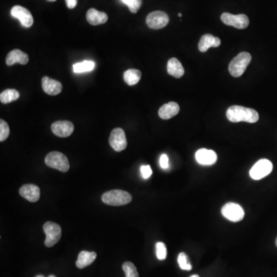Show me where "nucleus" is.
Returning a JSON list of instances; mask_svg holds the SVG:
<instances>
[{
	"instance_id": "obj_1",
	"label": "nucleus",
	"mask_w": 277,
	"mask_h": 277,
	"mask_svg": "<svg viewBox=\"0 0 277 277\" xmlns=\"http://www.w3.org/2000/svg\"><path fill=\"white\" fill-rule=\"evenodd\" d=\"M226 117L232 122H246L255 123L259 120V113L251 108L232 106L226 111Z\"/></svg>"
},
{
	"instance_id": "obj_2",
	"label": "nucleus",
	"mask_w": 277,
	"mask_h": 277,
	"mask_svg": "<svg viewBox=\"0 0 277 277\" xmlns=\"http://www.w3.org/2000/svg\"><path fill=\"white\" fill-rule=\"evenodd\" d=\"M102 200L105 204L110 206H123L131 202L132 196L123 190H110L102 194Z\"/></svg>"
},
{
	"instance_id": "obj_3",
	"label": "nucleus",
	"mask_w": 277,
	"mask_h": 277,
	"mask_svg": "<svg viewBox=\"0 0 277 277\" xmlns=\"http://www.w3.org/2000/svg\"><path fill=\"white\" fill-rule=\"evenodd\" d=\"M252 57L250 53L242 52L239 53L229 65V71L234 77H239L246 71V68L251 62Z\"/></svg>"
},
{
	"instance_id": "obj_4",
	"label": "nucleus",
	"mask_w": 277,
	"mask_h": 277,
	"mask_svg": "<svg viewBox=\"0 0 277 277\" xmlns=\"http://www.w3.org/2000/svg\"><path fill=\"white\" fill-rule=\"evenodd\" d=\"M46 166L53 169H57L62 173H66L69 170V162L67 157L59 152H51L45 159Z\"/></svg>"
},
{
	"instance_id": "obj_5",
	"label": "nucleus",
	"mask_w": 277,
	"mask_h": 277,
	"mask_svg": "<svg viewBox=\"0 0 277 277\" xmlns=\"http://www.w3.org/2000/svg\"><path fill=\"white\" fill-rule=\"evenodd\" d=\"M44 233L46 234L45 246L46 247H52L60 239L62 236V229L59 225L56 222L48 221L43 225Z\"/></svg>"
},
{
	"instance_id": "obj_6",
	"label": "nucleus",
	"mask_w": 277,
	"mask_h": 277,
	"mask_svg": "<svg viewBox=\"0 0 277 277\" xmlns=\"http://www.w3.org/2000/svg\"><path fill=\"white\" fill-rule=\"evenodd\" d=\"M273 163L269 159H259L256 162L250 171V176L254 180H259L266 176L270 175L273 171Z\"/></svg>"
},
{
	"instance_id": "obj_7",
	"label": "nucleus",
	"mask_w": 277,
	"mask_h": 277,
	"mask_svg": "<svg viewBox=\"0 0 277 277\" xmlns=\"http://www.w3.org/2000/svg\"><path fill=\"white\" fill-rule=\"evenodd\" d=\"M221 20L226 26H234L239 29H244L248 27L250 20L245 14L233 15L229 13L221 15Z\"/></svg>"
},
{
	"instance_id": "obj_8",
	"label": "nucleus",
	"mask_w": 277,
	"mask_h": 277,
	"mask_svg": "<svg viewBox=\"0 0 277 277\" xmlns=\"http://www.w3.org/2000/svg\"><path fill=\"white\" fill-rule=\"evenodd\" d=\"M222 216L232 222H239L244 218L245 212L242 206L235 202H228L222 206Z\"/></svg>"
},
{
	"instance_id": "obj_9",
	"label": "nucleus",
	"mask_w": 277,
	"mask_h": 277,
	"mask_svg": "<svg viewBox=\"0 0 277 277\" xmlns=\"http://www.w3.org/2000/svg\"><path fill=\"white\" fill-rule=\"evenodd\" d=\"M109 142L113 150L117 152L124 150L127 146L126 134L124 130L121 128H116L110 133Z\"/></svg>"
},
{
	"instance_id": "obj_10",
	"label": "nucleus",
	"mask_w": 277,
	"mask_h": 277,
	"mask_svg": "<svg viewBox=\"0 0 277 277\" xmlns=\"http://www.w3.org/2000/svg\"><path fill=\"white\" fill-rule=\"evenodd\" d=\"M170 18L166 13L162 11H154L148 15L146 17V24L149 27L153 29L164 28L169 23Z\"/></svg>"
},
{
	"instance_id": "obj_11",
	"label": "nucleus",
	"mask_w": 277,
	"mask_h": 277,
	"mask_svg": "<svg viewBox=\"0 0 277 277\" xmlns=\"http://www.w3.org/2000/svg\"><path fill=\"white\" fill-rule=\"evenodd\" d=\"M12 17L18 19L24 27L29 28L33 26V17L31 13L21 6H15L11 9Z\"/></svg>"
},
{
	"instance_id": "obj_12",
	"label": "nucleus",
	"mask_w": 277,
	"mask_h": 277,
	"mask_svg": "<svg viewBox=\"0 0 277 277\" xmlns=\"http://www.w3.org/2000/svg\"><path fill=\"white\" fill-rule=\"evenodd\" d=\"M52 132L59 137H68L74 131V125L69 121H57L51 126Z\"/></svg>"
},
{
	"instance_id": "obj_13",
	"label": "nucleus",
	"mask_w": 277,
	"mask_h": 277,
	"mask_svg": "<svg viewBox=\"0 0 277 277\" xmlns=\"http://www.w3.org/2000/svg\"><path fill=\"white\" fill-rule=\"evenodd\" d=\"M19 192L21 197H23L24 199H27L29 202H37L40 198V190L37 185H23L20 187Z\"/></svg>"
},
{
	"instance_id": "obj_14",
	"label": "nucleus",
	"mask_w": 277,
	"mask_h": 277,
	"mask_svg": "<svg viewBox=\"0 0 277 277\" xmlns=\"http://www.w3.org/2000/svg\"><path fill=\"white\" fill-rule=\"evenodd\" d=\"M196 159L199 164L203 166H211L217 160V153L214 150L200 149L196 153Z\"/></svg>"
},
{
	"instance_id": "obj_15",
	"label": "nucleus",
	"mask_w": 277,
	"mask_h": 277,
	"mask_svg": "<svg viewBox=\"0 0 277 277\" xmlns=\"http://www.w3.org/2000/svg\"><path fill=\"white\" fill-rule=\"evenodd\" d=\"M42 87L43 91L50 96L58 95L62 90V85L60 82L48 77H42Z\"/></svg>"
},
{
	"instance_id": "obj_16",
	"label": "nucleus",
	"mask_w": 277,
	"mask_h": 277,
	"mask_svg": "<svg viewBox=\"0 0 277 277\" xmlns=\"http://www.w3.org/2000/svg\"><path fill=\"white\" fill-rule=\"evenodd\" d=\"M6 62L8 66H13L16 63L26 65L29 62V57L26 53L20 49H13L8 53L6 59Z\"/></svg>"
},
{
	"instance_id": "obj_17",
	"label": "nucleus",
	"mask_w": 277,
	"mask_h": 277,
	"mask_svg": "<svg viewBox=\"0 0 277 277\" xmlns=\"http://www.w3.org/2000/svg\"><path fill=\"white\" fill-rule=\"evenodd\" d=\"M87 22L93 26H98L107 22L108 16L106 13L98 11L96 9H90L86 13Z\"/></svg>"
},
{
	"instance_id": "obj_18",
	"label": "nucleus",
	"mask_w": 277,
	"mask_h": 277,
	"mask_svg": "<svg viewBox=\"0 0 277 277\" xmlns=\"http://www.w3.org/2000/svg\"><path fill=\"white\" fill-rule=\"evenodd\" d=\"M179 112V106L177 102H170L162 105L159 110V116L162 119H170Z\"/></svg>"
},
{
	"instance_id": "obj_19",
	"label": "nucleus",
	"mask_w": 277,
	"mask_h": 277,
	"mask_svg": "<svg viewBox=\"0 0 277 277\" xmlns=\"http://www.w3.org/2000/svg\"><path fill=\"white\" fill-rule=\"evenodd\" d=\"M220 39L210 34H205L201 37L199 42V51L205 53L210 47H218L220 46Z\"/></svg>"
},
{
	"instance_id": "obj_20",
	"label": "nucleus",
	"mask_w": 277,
	"mask_h": 277,
	"mask_svg": "<svg viewBox=\"0 0 277 277\" xmlns=\"http://www.w3.org/2000/svg\"><path fill=\"white\" fill-rule=\"evenodd\" d=\"M97 254L95 252L82 251L79 253L77 259V265L79 269H83L97 259Z\"/></svg>"
},
{
	"instance_id": "obj_21",
	"label": "nucleus",
	"mask_w": 277,
	"mask_h": 277,
	"mask_svg": "<svg viewBox=\"0 0 277 277\" xmlns=\"http://www.w3.org/2000/svg\"><path fill=\"white\" fill-rule=\"evenodd\" d=\"M167 72L170 76L177 79L181 78L184 75L183 66L177 58H172L168 61Z\"/></svg>"
},
{
	"instance_id": "obj_22",
	"label": "nucleus",
	"mask_w": 277,
	"mask_h": 277,
	"mask_svg": "<svg viewBox=\"0 0 277 277\" xmlns=\"http://www.w3.org/2000/svg\"><path fill=\"white\" fill-rule=\"evenodd\" d=\"M142 77L140 70L135 69H130L124 73V81L129 86H134L138 83Z\"/></svg>"
},
{
	"instance_id": "obj_23",
	"label": "nucleus",
	"mask_w": 277,
	"mask_h": 277,
	"mask_svg": "<svg viewBox=\"0 0 277 277\" xmlns=\"http://www.w3.org/2000/svg\"><path fill=\"white\" fill-rule=\"evenodd\" d=\"M19 98H20V93L17 90H13V89L4 90L0 94V101L3 104H7L17 100Z\"/></svg>"
},
{
	"instance_id": "obj_24",
	"label": "nucleus",
	"mask_w": 277,
	"mask_h": 277,
	"mask_svg": "<svg viewBox=\"0 0 277 277\" xmlns=\"http://www.w3.org/2000/svg\"><path fill=\"white\" fill-rule=\"evenodd\" d=\"M95 62L93 61L85 60L73 65V72L75 73H86L90 72L95 68Z\"/></svg>"
},
{
	"instance_id": "obj_25",
	"label": "nucleus",
	"mask_w": 277,
	"mask_h": 277,
	"mask_svg": "<svg viewBox=\"0 0 277 277\" xmlns=\"http://www.w3.org/2000/svg\"><path fill=\"white\" fill-rule=\"evenodd\" d=\"M122 270L126 274V277H139L137 267L131 262H125L122 264Z\"/></svg>"
},
{
	"instance_id": "obj_26",
	"label": "nucleus",
	"mask_w": 277,
	"mask_h": 277,
	"mask_svg": "<svg viewBox=\"0 0 277 277\" xmlns=\"http://www.w3.org/2000/svg\"><path fill=\"white\" fill-rule=\"evenodd\" d=\"M178 263L181 270L190 271L192 270V265L188 260V257L185 253H180L178 256Z\"/></svg>"
},
{
	"instance_id": "obj_27",
	"label": "nucleus",
	"mask_w": 277,
	"mask_h": 277,
	"mask_svg": "<svg viewBox=\"0 0 277 277\" xmlns=\"http://www.w3.org/2000/svg\"><path fill=\"white\" fill-rule=\"evenodd\" d=\"M156 250H157V257L159 260H164L167 256V250L165 243L162 242H158L156 244Z\"/></svg>"
},
{
	"instance_id": "obj_28",
	"label": "nucleus",
	"mask_w": 277,
	"mask_h": 277,
	"mask_svg": "<svg viewBox=\"0 0 277 277\" xmlns=\"http://www.w3.org/2000/svg\"><path fill=\"white\" fill-rule=\"evenodd\" d=\"M9 126L3 119H0V142H3L9 136Z\"/></svg>"
},
{
	"instance_id": "obj_29",
	"label": "nucleus",
	"mask_w": 277,
	"mask_h": 277,
	"mask_svg": "<svg viewBox=\"0 0 277 277\" xmlns=\"http://www.w3.org/2000/svg\"><path fill=\"white\" fill-rule=\"evenodd\" d=\"M142 0H130V2H128L126 6L131 13H137L142 6Z\"/></svg>"
},
{
	"instance_id": "obj_30",
	"label": "nucleus",
	"mask_w": 277,
	"mask_h": 277,
	"mask_svg": "<svg viewBox=\"0 0 277 277\" xmlns=\"http://www.w3.org/2000/svg\"><path fill=\"white\" fill-rule=\"evenodd\" d=\"M141 174L144 179H149L153 174L151 167L150 166H142L140 169Z\"/></svg>"
},
{
	"instance_id": "obj_31",
	"label": "nucleus",
	"mask_w": 277,
	"mask_h": 277,
	"mask_svg": "<svg viewBox=\"0 0 277 277\" xmlns=\"http://www.w3.org/2000/svg\"><path fill=\"white\" fill-rule=\"evenodd\" d=\"M159 164H160L161 168L163 170H166L169 168V158L166 154H162L159 159Z\"/></svg>"
},
{
	"instance_id": "obj_32",
	"label": "nucleus",
	"mask_w": 277,
	"mask_h": 277,
	"mask_svg": "<svg viewBox=\"0 0 277 277\" xmlns=\"http://www.w3.org/2000/svg\"><path fill=\"white\" fill-rule=\"evenodd\" d=\"M66 2L69 9H74L77 5V0H66Z\"/></svg>"
},
{
	"instance_id": "obj_33",
	"label": "nucleus",
	"mask_w": 277,
	"mask_h": 277,
	"mask_svg": "<svg viewBox=\"0 0 277 277\" xmlns=\"http://www.w3.org/2000/svg\"><path fill=\"white\" fill-rule=\"evenodd\" d=\"M122 2L127 5L128 2H130V0H122Z\"/></svg>"
},
{
	"instance_id": "obj_34",
	"label": "nucleus",
	"mask_w": 277,
	"mask_h": 277,
	"mask_svg": "<svg viewBox=\"0 0 277 277\" xmlns=\"http://www.w3.org/2000/svg\"><path fill=\"white\" fill-rule=\"evenodd\" d=\"M199 277L198 275H193V276H191V277Z\"/></svg>"
},
{
	"instance_id": "obj_35",
	"label": "nucleus",
	"mask_w": 277,
	"mask_h": 277,
	"mask_svg": "<svg viewBox=\"0 0 277 277\" xmlns=\"http://www.w3.org/2000/svg\"><path fill=\"white\" fill-rule=\"evenodd\" d=\"M48 1H49V2H55L57 0H48Z\"/></svg>"
},
{
	"instance_id": "obj_36",
	"label": "nucleus",
	"mask_w": 277,
	"mask_h": 277,
	"mask_svg": "<svg viewBox=\"0 0 277 277\" xmlns=\"http://www.w3.org/2000/svg\"><path fill=\"white\" fill-rule=\"evenodd\" d=\"M44 277V276H42V275H38V276H37V277Z\"/></svg>"
},
{
	"instance_id": "obj_37",
	"label": "nucleus",
	"mask_w": 277,
	"mask_h": 277,
	"mask_svg": "<svg viewBox=\"0 0 277 277\" xmlns=\"http://www.w3.org/2000/svg\"><path fill=\"white\" fill-rule=\"evenodd\" d=\"M178 16H179V17H182V14H181V13H179V14H178Z\"/></svg>"
},
{
	"instance_id": "obj_38",
	"label": "nucleus",
	"mask_w": 277,
	"mask_h": 277,
	"mask_svg": "<svg viewBox=\"0 0 277 277\" xmlns=\"http://www.w3.org/2000/svg\"><path fill=\"white\" fill-rule=\"evenodd\" d=\"M49 277H56L54 275H50Z\"/></svg>"
},
{
	"instance_id": "obj_39",
	"label": "nucleus",
	"mask_w": 277,
	"mask_h": 277,
	"mask_svg": "<svg viewBox=\"0 0 277 277\" xmlns=\"http://www.w3.org/2000/svg\"><path fill=\"white\" fill-rule=\"evenodd\" d=\"M276 245H277V239H276Z\"/></svg>"
}]
</instances>
